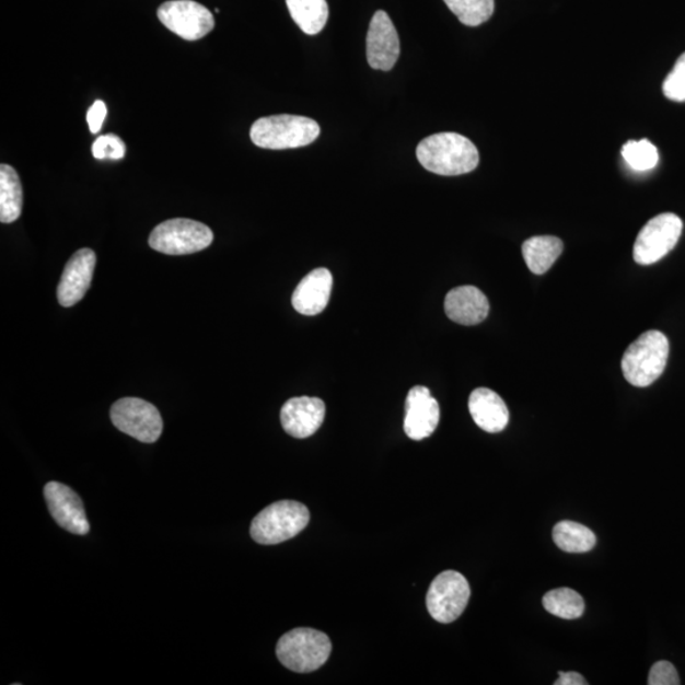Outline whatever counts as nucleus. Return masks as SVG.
<instances>
[{
	"label": "nucleus",
	"instance_id": "obj_13",
	"mask_svg": "<svg viewBox=\"0 0 685 685\" xmlns=\"http://www.w3.org/2000/svg\"><path fill=\"white\" fill-rule=\"evenodd\" d=\"M440 405L426 386L413 387L406 397L404 430L413 441L426 440L440 423Z\"/></svg>",
	"mask_w": 685,
	"mask_h": 685
},
{
	"label": "nucleus",
	"instance_id": "obj_8",
	"mask_svg": "<svg viewBox=\"0 0 685 685\" xmlns=\"http://www.w3.org/2000/svg\"><path fill=\"white\" fill-rule=\"evenodd\" d=\"M472 589L462 573L443 571L430 584L427 594L429 615L440 624H451L465 612Z\"/></svg>",
	"mask_w": 685,
	"mask_h": 685
},
{
	"label": "nucleus",
	"instance_id": "obj_2",
	"mask_svg": "<svg viewBox=\"0 0 685 685\" xmlns=\"http://www.w3.org/2000/svg\"><path fill=\"white\" fill-rule=\"evenodd\" d=\"M318 135L321 126L315 119L293 115L262 117L251 129L254 146L269 150L307 147L318 138Z\"/></svg>",
	"mask_w": 685,
	"mask_h": 685
},
{
	"label": "nucleus",
	"instance_id": "obj_26",
	"mask_svg": "<svg viewBox=\"0 0 685 685\" xmlns=\"http://www.w3.org/2000/svg\"><path fill=\"white\" fill-rule=\"evenodd\" d=\"M92 153L95 159H98V161H105V159H111V161H121L126 154V146L125 142L117 137V135H103V137H100L94 141Z\"/></svg>",
	"mask_w": 685,
	"mask_h": 685
},
{
	"label": "nucleus",
	"instance_id": "obj_20",
	"mask_svg": "<svg viewBox=\"0 0 685 685\" xmlns=\"http://www.w3.org/2000/svg\"><path fill=\"white\" fill-rule=\"evenodd\" d=\"M23 209V188L20 175L11 165H0V221L3 224L19 220Z\"/></svg>",
	"mask_w": 685,
	"mask_h": 685
},
{
	"label": "nucleus",
	"instance_id": "obj_9",
	"mask_svg": "<svg viewBox=\"0 0 685 685\" xmlns=\"http://www.w3.org/2000/svg\"><path fill=\"white\" fill-rule=\"evenodd\" d=\"M111 420L123 433L142 443H154L163 432L161 413L139 397H125L111 408Z\"/></svg>",
	"mask_w": 685,
	"mask_h": 685
},
{
	"label": "nucleus",
	"instance_id": "obj_4",
	"mask_svg": "<svg viewBox=\"0 0 685 685\" xmlns=\"http://www.w3.org/2000/svg\"><path fill=\"white\" fill-rule=\"evenodd\" d=\"M276 654L281 664L294 673H312L321 669L332 654V641L314 628H294L277 642Z\"/></svg>",
	"mask_w": 685,
	"mask_h": 685
},
{
	"label": "nucleus",
	"instance_id": "obj_23",
	"mask_svg": "<svg viewBox=\"0 0 685 685\" xmlns=\"http://www.w3.org/2000/svg\"><path fill=\"white\" fill-rule=\"evenodd\" d=\"M544 607L548 613L564 619H577L584 615L583 596L570 588L554 589L544 596Z\"/></svg>",
	"mask_w": 685,
	"mask_h": 685
},
{
	"label": "nucleus",
	"instance_id": "obj_28",
	"mask_svg": "<svg viewBox=\"0 0 685 685\" xmlns=\"http://www.w3.org/2000/svg\"><path fill=\"white\" fill-rule=\"evenodd\" d=\"M650 685H678L681 684L678 672L669 661H658L652 665L649 681Z\"/></svg>",
	"mask_w": 685,
	"mask_h": 685
},
{
	"label": "nucleus",
	"instance_id": "obj_25",
	"mask_svg": "<svg viewBox=\"0 0 685 685\" xmlns=\"http://www.w3.org/2000/svg\"><path fill=\"white\" fill-rule=\"evenodd\" d=\"M623 156L636 172L654 170L659 163L658 149L647 139L627 141L623 148Z\"/></svg>",
	"mask_w": 685,
	"mask_h": 685
},
{
	"label": "nucleus",
	"instance_id": "obj_18",
	"mask_svg": "<svg viewBox=\"0 0 685 685\" xmlns=\"http://www.w3.org/2000/svg\"><path fill=\"white\" fill-rule=\"evenodd\" d=\"M468 410L477 427L488 433L503 432L509 423L507 404L490 388H476L469 395Z\"/></svg>",
	"mask_w": 685,
	"mask_h": 685
},
{
	"label": "nucleus",
	"instance_id": "obj_5",
	"mask_svg": "<svg viewBox=\"0 0 685 685\" xmlns=\"http://www.w3.org/2000/svg\"><path fill=\"white\" fill-rule=\"evenodd\" d=\"M310 512L306 506L293 500L270 504L254 518L251 535L259 545H278L297 537L306 529Z\"/></svg>",
	"mask_w": 685,
	"mask_h": 685
},
{
	"label": "nucleus",
	"instance_id": "obj_21",
	"mask_svg": "<svg viewBox=\"0 0 685 685\" xmlns=\"http://www.w3.org/2000/svg\"><path fill=\"white\" fill-rule=\"evenodd\" d=\"M292 20L304 34H321L329 19L326 0H286Z\"/></svg>",
	"mask_w": 685,
	"mask_h": 685
},
{
	"label": "nucleus",
	"instance_id": "obj_3",
	"mask_svg": "<svg viewBox=\"0 0 685 685\" xmlns=\"http://www.w3.org/2000/svg\"><path fill=\"white\" fill-rule=\"evenodd\" d=\"M669 340L663 333L649 330L629 346L623 358L628 384L648 387L663 374L669 358Z\"/></svg>",
	"mask_w": 685,
	"mask_h": 685
},
{
	"label": "nucleus",
	"instance_id": "obj_27",
	"mask_svg": "<svg viewBox=\"0 0 685 685\" xmlns=\"http://www.w3.org/2000/svg\"><path fill=\"white\" fill-rule=\"evenodd\" d=\"M663 92L667 100L685 102V53L676 60L673 70L666 77Z\"/></svg>",
	"mask_w": 685,
	"mask_h": 685
},
{
	"label": "nucleus",
	"instance_id": "obj_15",
	"mask_svg": "<svg viewBox=\"0 0 685 685\" xmlns=\"http://www.w3.org/2000/svg\"><path fill=\"white\" fill-rule=\"evenodd\" d=\"M325 418V404L317 397H293L283 405L281 423L287 434L304 440L322 427Z\"/></svg>",
	"mask_w": 685,
	"mask_h": 685
},
{
	"label": "nucleus",
	"instance_id": "obj_22",
	"mask_svg": "<svg viewBox=\"0 0 685 685\" xmlns=\"http://www.w3.org/2000/svg\"><path fill=\"white\" fill-rule=\"evenodd\" d=\"M554 543L565 553L583 554L591 552L596 544V537L592 530L585 525L562 521L555 525L553 532Z\"/></svg>",
	"mask_w": 685,
	"mask_h": 685
},
{
	"label": "nucleus",
	"instance_id": "obj_16",
	"mask_svg": "<svg viewBox=\"0 0 685 685\" xmlns=\"http://www.w3.org/2000/svg\"><path fill=\"white\" fill-rule=\"evenodd\" d=\"M445 314L461 325L480 324L489 315V301L475 286H461L448 293L444 300Z\"/></svg>",
	"mask_w": 685,
	"mask_h": 685
},
{
	"label": "nucleus",
	"instance_id": "obj_14",
	"mask_svg": "<svg viewBox=\"0 0 685 685\" xmlns=\"http://www.w3.org/2000/svg\"><path fill=\"white\" fill-rule=\"evenodd\" d=\"M97 257L92 249H81L67 263L58 287V300L63 307L78 304L90 290Z\"/></svg>",
	"mask_w": 685,
	"mask_h": 685
},
{
	"label": "nucleus",
	"instance_id": "obj_1",
	"mask_svg": "<svg viewBox=\"0 0 685 685\" xmlns=\"http://www.w3.org/2000/svg\"><path fill=\"white\" fill-rule=\"evenodd\" d=\"M417 158L428 172L445 177L473 172L480 162L474 142L456 132L436 133L420 141Z\"/></svg>",
	"mask_w": 685,
	"mask_h": 685
},
{
	"label": "nucleus",
	"instance_id": "obj_6",
	"mask_svg": "<svg viewBox=\"0 0 685 685\" xmlns=\"http://www.w3.org/2000/svg\"><path fill=\"white\" fill-rule=\"evenodd\" d=\"M213 242V233L200 221L172 219L162 222L149 237V245L159 253L169 256H186L201 252Z\"/></svg>",
	"mask_w": 685,
	"mask_h": 685
},
{
	"label": "nucleus",
	"instance_id": "obj_10",
	"mask_svg": "<svg viewBox=\"0 0 685 685\" xmlns=\"http://www.w3.org/2000/svg\"><path fill=\"white\" fill-rule=\"evenodd\" d=\"M163 25L187 42H197L209 35L214 27L212 13L194 0H171L158 10Z\"/></svg>",
	"mask_w": 685,
	"mask_h": 685
},
{
	"label": "nucleus",
	"instance_id": "obj_7",
	"mask_svg": "<svg viewBox=\"0 0 685 685\" xmlns=\"http://www.w3.org/2000/svg\"><path fill=\"white\" fill-rule=\"evenodd\" d=\"M682 231L683 221L675 213L658 214L637 235L634 246L635 262L641 266H650L663 259L678 244Z\"/></svg>",
	"mask_w": 685,
	"mask_h": 685
},
{
	"label": "nucleus",
	"instance_id": "obj_11",
	"mask_svg": "<svg viewBox=\"0 0 685 685\" xmlns=\"http://www.w3.org/2000/svg\"><path fill=\"white\" fill-rule=\"evenodd\" d=\"M44 496L47 508L61 529L73 535L85 536L90 533L84 504L78 494L58 481L45 485Z\"/></svg>",
	"mask_w": 685,
	"mask_h": 685
},
{
	"label": "nucleus",
	"instance_id": "obj_17",
	"mask_svg": "<svg viewBox=\"0 0 685 685\" xmlns=\"http://www.w3.org/2000/svg\"><path fill=\"white\" fill-rule=\"evenodd\" d=\"M333 289V276L326 268L314 269L302 280L292 294V305L298 313L313 316L328 306Z\"/></svg>",
	"mask_w": 685,
	"mask_h": 685
},
{
	"label": "nucleus",
	"instance_id": "obj_24",
	"mask_svg": "<svg viewBox=\"0 0 685 685\" xmlns=\"http://www.w3.org/2000/svg\"><path fill=\"white\" fill-rule=\"evenodd\" d=\"M444 3L468 27L483 25L496 10V0H444Z\"/></svg>",
	"mask_w": 685,
	"mask_h": 685
},
{
	"label": "nucleus",
	"instance_id": "obj_29",
	"mask_svg": "<svg viewBox=\"0 0 685 685\" xmlns=\"http://www.w3.org/2000/svg\"><path fill=\"white\" fill-rule=\"evenodd\" d=\"M108 109L106 103L103 101H95L88 111L86 121L90 125V130L92 133H98L102 129L103 123L107 117Z\"/></svg>",
	"mask_w": 685,
	"mask_h": 685
},
{
	"label": "nucleus",
	"instance_id": "obj_19",
	"mask_svg": "<svg viewBox=\"0 0 685 685\" xmlns=\"http://www.w3.org/2000/svg\"><path fill=\"white\" fill-rule=\"evenodd\" d=\"M562 251L564 243L556 236H533L522 246L525 265L535 275L546 274L561 256Z\"/></svg>",
	"mask_w": 685,
	"mask_h": 685
},
{
	"label": "nucleus",
	"instance_id": "obj_12",
	"mask_svg": "<svg viewBox=\"0 0 685 685\" xmlns=\"http://www.w3.org/2000/svg\"><path fill=\"white\" fill-rule=\"evenodd\" d=\"M368 60L370 67L388 71L395 67L400 57V39L392 19L385 11L373 14L368 38Z\"/></svg>",
	"mask_w": 685,
	"mask_h": 685
},
{
	"label": "nucleus",
	"instance_id": "obj_30",
	"mask_svg": "<svg viewBox=\"0 0 685 685\" xmlns=\"http://www.w3.org/2000/svg\"><path fill=\"white\" fill-rule=\"evenodd\" d=\"M587 684L588 682L585 681L584 676L576 672H567V673L560 672L559 680L555 682V685H587Z\"/></svg>",
	"mask_w": 685,
	"mask_h": 685
}]
</instances>
